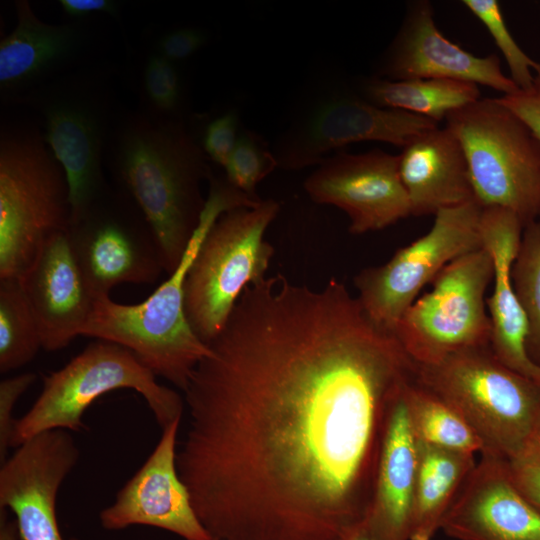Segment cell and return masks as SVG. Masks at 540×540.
Returning a JSON list of instances; mask_svg holds the SVG:
<instances>
[{
  "label": "cell",
  "instance_id": "1",
  "mask_svg": "<svg viewBox=\"0 0 540 540\" xmlns=\"http://www.w3.org/2000/svg\"><path fill=\"white\" fill-rule=\"evenodd\" d=\"M208 346L177 469L211 540H342L365 521L414 361L342 282L281 274L248 285Z\"/></svg>",
  "mask_w": 540,
  "mask_h": 540
},
{
  "label": "cell",
  "instance_id": "2",
  "mask_svg": "<svg viewBox=\"0 0 540 540\" xmlns=\"http://www.w3.org/2000/svg\"><path fill=\"white\" fill-rule=\"evenodd\" d=\"M119 189L142 212L158 242L165 272L179 265L201 219V182L211 171L200 147L176 119L148 113L124 120L108 139Z\"/></svg>",
  "mask_w": 540,
  "mask_h": 540
},
{
  "label": "cell",
  "instance_id": "3",
  "mask_svg": "<svg viewBox=\"0 0 540 540\" xmlns=\"http://www.w3.org/2000/svg\"><path fill=\"white\" fill-rule=\"evenodd\" d=\"M199 225L177 268L144 301L120 304L109 296L96 299L81 336L119 344L156 376L182 392L210 348L192 329L185 311L187 273L207 232L226 211L249 207L248 195L226 178L212 177Z\"/></svg>",
  "mask_w": 540,
  "mask_h": 540
},
{
  "label": "cell",
  "instance_id": "4",
  "mask_svg": "<svg viewBox=\"0 0 540 540\" xmlns=\"http://www.w3.org/2000/svg\"><path fill=\"white\" fill-rule=\"evenodd\" d=\"M415 365L414 381L462 415L483 443L481 454L510 462L540 452V385L502 363L490 345Z\"/></svg>",
  "mask_w": 540,
  "mask_h": 540
},
{
  "label": "cell",
  "instance_id": "5",
  "mask_svg": "<svg viewBox=\"0 0 540 540\" xmlns=\"http://www.w3.org/2000/svg\"><path fill=\"white\" fill-rule=\"evenodd\" d=\"M43 135L4 128L0 139V279H21L44 242L71 220L63 167Z\"/></svg>",
  "mask_w": 540,
  "mask_h": 540
},
{
  "label": "cell",
  "instance_id": "6",
  "mask_svg": "<svg viewBox=\"0 0 540 540\" xmlns=\"http://www.w3.org/2000/svg\"><path fill=\"white\" fill-rule=\"evenodd\" d=\"M120 389L141 394L161 429L182 418L185 403L176 391L159 384L154 372L127 348L96 340L44 377L38 398L16 420L11 447L50 430H85V411L102 395Z\"/></svg>",
  "mask_w": 540,
  "mask_h": 540
},
{
  "label": "cell",
  "instance_id": "7",
  "mask_svg": "<svg viewBox=\"0 0 540 540\" xmlns=\"http://www.w3.org/2000/svg\"><path fill=\"white\" fill-rule=\"evenodd\" d=\"M445 120L464 151L477 203L511 211L523 227L540 220V141L530 129L496 98Z\"/></svg>",
  "mask_w": 540,
  "mask_h": 540
},
{
  "label": "cell",
  "instance_id": "8",
  "mask_svg": "<svg viewBox=\"0 0 540 540\" xmlns=\"http://www.w3.org/2000/svg\"><path fill=\"white\" fill-rule=\"evenodd\" d=\"M279 204L226 211L207 232L187 273L185 311L196 335L209 344L224 329L244 289L266 276L274 249L264 234Z\"/></svg>",
  "mask_w": 540,
  "mask_h": 540
},
{
  "label": "cell",
  "instance_id": "9",
  "mask_svg": "<svg viewBox=\"0 0 540 540\" xmlns=\"http://www.w3.org/2000/svg\"><path fill=\"white\" fill-rule=\"evenodd\" d=\"M493 277V260L483 247L440 271L433 289L413 302L393 331L415 364H433L453 353L490 345L492 327L484 296Z\"/></svg>",
  "mask_w": 540,
  "mask_h": 540
},
{
  "label": "cell",
  "instance_id": "10",
  "mask_svg": "<svg viewBox=\"0 0 540 540\" xmlns=\"http://www.w3.org/2000/svg\"><path fill=\"white\" fill-rule=\"evenodd\" d=\"M91 77L75 75L47 83L25 99L43 118V138L64 169L70 222L107 190L103 158L109 139L108 98Z\"/></svg>",
  "mask_w": 540,
  "mask_h": 540
},
{
  "label": "cell",
  "instance_id": "11",
  "mask_svg": "<svg viewBox=\"0 0 540 540\" xmlns=\"http://www.w3.org/2000/svg\"><path fill=\"white\" fill-rule=\"evenodd\" d=\"M482 210L472 201L439 211L425 235L397 250L385 264L356 275L357 298L373 323L393 333L427 283L453 260L483 247Z\"/></svg>",
  "mask_w": 540,
  "mask_h": 540
},
{
  "label": "cell",
  "instance_id": "12",
  "mask_svg": "<svg viewBox=\"0 0 540 540\" xmlns=\"http://www.w3.org/2000/svg\"><path fill=\"white\" fill-rule=\"evenodd\" d=\"M72 253L96 299L122 283H153L164 270L155 235L134 201L108 190L67 230Z\"/></svg>",
  "mask_w": 540,
  "mask_h": 540
},
{
  "label": "cell",
  "instance_id": "13",
  "mask_svg": "<svg viewBox=\"0 0 540 540\" xmlns=\"http://www.w3.org/2000/svg\"><path fill=\"white\" fill-rule=\"evenodd\" d=\"M438 122L382 108L352 96L320 101L293 126L275 152L278 166L300 169L322 163L325 153L354 142L380 141L402 149Z\"/></svg>",
  "mask_w": 540,
  "mask_h": 540
},
{
  "label": "cell",
  "instance_id": "14",
  "mask_svg": "<svg viewBox=\"0 0 540 540\" xmlns=\"http://www.w3.org/2000/svg\"><path fill=\"white\" fill-rule=\"evenodd\" d=\"M79 457L73 436L57 429L22 443L1 463L0 510L13 512L21 540H67L58 525L56 500Z\"/></svg>",
  "mask_w": 540,
  "mask_h": 540
},
{
  "label": "cell",
  "instance_id": "15",
  "mask_svg": "<svg viewBox=\"0 0 540 540\" xmlns=\"http://www.w3.org/2000/svg\"><path fill=\"white\" fill-rule=\"evenodd\" d=\"M319 165L305 190L314 202L342 209L352 234L381 230L411 215L398 156L379 150L339 153Z\"/></svg>",
  "mask_w": 540,
  "mask_h": 540
},
{
  "label": "cell",
  "instance_id": "16",
  "mask_svg": "<svg viewBox=\"0 0 540 540\" xmlns=\"http://www.w3.org/2000/svg\"><path fill=\"white\" fill-rule=\"evenodd\" d=\"M181 418L162 429L161 437L137 472L99 513L101 526L118 531L143 525L166 530L185 540H211L200 522L190 493L177 469V435Z\"/></svg>",
  "mask_w": 540,
  "mask_h": 540
},
{
  "label": "cell",
  "instance_id": "17",
  "mask_svg": "<svg viewBox=\"0 0 540 540\" xmlns=\"http://www.w3.org/2000/svg\"><path fill=\"white\" fill-rule=\"evenodd\" d=\"M440 529L458 540H540V511L516 487L507 461L481 454Z\"/></svg>",
  "mask_w": 540,
  "mask_h": 540
},
{
  "label": "cell",
  "instance_id": "18",
  "mask_svg": "<svg viewBox=\"0 0 540 540\" xmlns=\"http://www.w3.org/2000/svg\"><path fill=\"white\" fill-rule=\"evenodd\" d=\"M389 80L449 79L491 87L504 95L519 90L503 74L499 57H478L448 40L437 28L427 1L413 4L382 66Z\"/></svg>",
  "mask_w": 540,
  "mask_h": 540
},
{
  "label": "cell",
  "instance_id": "19",
  "mask_svg": "<svg viewBox=\"0 0 540 540\" xmlns=\"http://www.w3.org/2000/svg\"><path fill=\"white\" fill-rule=\"evenodd\" d=\"M19 280L37 320L43 349L61 350L81 336L96 298L72 253L67 230L44 242Z\"/></svg>",
  "mask_w": 540,
  "mask_h": 540
},
{
  "label": "cell",
  "instance_id": "20",
  "mask_svg": "<svg viewBox=\"0 0 540 540\" xmlns=\"http://www.w3.org/2000/svg\"><path fill=\"white\" fill-rule=\"evenodd\" d=\"M523 228L518 217L507 209L482 210V246L492 257L495 279L492 295L486 299L492 327L490 347L502 363L540 385V366L527 353V320L511 279Z\"/></svg>",
  "mask_w": 540,
  "mask_h": 540
},
{
  "label": "cell",
  "instance_id": "21",
  "mask_svg": "<svg viewBox=\"0 0 540 540\" xmlns=\"http://www.w3.org/2000/svg\"><path fill=\"white\" fill-rule=\"evenodd\" d=\"M17 23L0 42V89L4 97L26 98L76 60L84 44L76 23L42 22L27 1H16Z\"/></svg>",
  "mask_w": 540,
  "mask_h": 540
},
{
  "label": "cell",
  "instance_id": "22",
  "mask_svg": "<svg viewBox=\"0 0 540 540\" xmlns=\"http://www.w3.org/2000/svg\"><path fill=\"white\" fill-rule=\"evenodd\" d=\"M404 389L388 416L374 492L365 518L376 540H410L419 442L411 425Z\"/></svg>",
  "mask_w": 540,
  "mask_h": 540
},
{
  "label": "cell",
  "instance_id": "23",
  "mask_svg": "<svg viewBox=\"0 0 540 540\" xmlns=\"http://www.w3.org/2000/svg\"><path fill=\"white\" fill-rule=\"evenodd\" d=\"M398 157L411 215H436L476 201L464 151L448 128L420 134Z\"/></svg>",
  "mask_w": 540,
  "mask_h": 540
},
{
  "label": "cell",
  "instance_id": "24",
  "mask_svg": "<svg viewBox=\"0 0 540 540\" xmlns=\"http://www.w3.org/2000/svg\"><path fill=\"white\" fill-rule=\"evenodd\" d=\"M418 442L410 540H431L476 462L474 454Z\"/></svg>",
  "mask_w": 540,
  "mask_h": 540
},
{
  "label": "cell",
  "instance_id": "25",
  "mask_svg": "<svg viewBox=\"0 0 540 540\" xmlns=\"http://www.w3.org/2000/svg\"><path fill=\"white\" fill-rule=\"evenodd\" d=\"M364 93L373 105L403 110L436 122L480 99L478 85L449 79L373 78L365 83Z\"/></svg>",
  "mask_w": 540,
  "mask_h": 540
},
{
  "label": "cell",
  "instance_id": "26",
  "mask_svg": "<svg viewBox=\"0 0 540 540\" xmlns=\"http://www.w3.org/2000/svg\"><path fill=\"white\" fill-rule=\"evenodd\" d=\"M404 400L418 441L469 454L483 452L481 439L462 415L414 379L405 386Z\"/></svg>",
  "mask_w": 540,
  "mask_h": 540
},
{
  "label": "cell",
  "instance_id": "27",
  "mask_svg": "<svg viewBox=\"0 0 540 540\" xmlns=\"http://www.w3.org/2000/svg\"><path fill=\"white\" fill-rule=\"evenodd\" d=\"M40 348L39 326L21 281L0 279V372L23 367Z\"/></svg>",
  "mask_w": 540,
  "mask_h": 540
},
{
  "label": "cell",
  "instance_id": "28",
  "mask_svg": "<svg viewBox=\"0 0 540 540\" xmlns=\"http://www.w3.org/2000/svg\"><path fill=\"white\" fill-rule=\"evenodd\" d=\"M511 279L527 320L526 350L540 366V220L523 228Z\"/></svg>",
  "mask_w": 540,
  "mask_h": 540
},
{
  "label": "cell",
  "instance_id": "29",
  "mask_svg": "<svg viewBox=\"0 0 540 540\" xmlns=\"http://www.w3.org/2000/svg\"><path fill=\"white\" fill-rule=\"evenodd\" d=\"M463 4L484 24L509 67L519 89L531 86L540 62L530 58L517 44L505 23L496 0H464Z\"/></svg>",
  "mask_w": 540,
  "mask_h": 540
},
{
  "label": "cell",
  "instance_id": "30",
  "mask_svg": "<svg viewBox=\"0 0 540 540\" xmlns=\"http://www.w3.org/2000/svg\"><path fill=\"white\" fill-rule=\"evenodd\" d=\"M278 166L276 157L266 142L251 131L239 134L236 146L226 165V178L245 194L259 199L257 184Z\"/></svg>",
  "mask_w": 540,
  "mask_h": 540
},
{
  "label": "cell",
  "instance_id": "31",
  "mask_svg": "<svg viewBox=\"0 0 540 540\" xmlns=\"http://www.w3.org/2000/svg\"><path fill=\"white\" fill-rule=\"evenodd\" d=\"M142 83L148 114L175 119L182 100V85L176 64L157 52L152 53L146 60Z\"/></svg>",
  "mask_w": 540,
  "mask_h": 540
},
{
  "label": "cell",
  "instance_id": "32",
  "mask_svg": "<svg viewBox=\"0 0 540 540\" xmlns=\"http://www.w3.org/2000/svg\"><path fill=\"white\" fill-rule=\"evenodd\" d=\"M37 376L32 372L9 377L0 382V462L7 459L8 449L16 424L13 410L18 399L35 382Z\"/></svg>",
  "mask_w": 540,
  "mask_h": 540
},
{
  "label": "cell",
  "instance_id": "33",
  "mask_svg": "<svg viewBox=\"0 0 540 540\" xmlns=\"http://www.w3.org/2000/svg\"><path fill=\"white\" fill-rule=\"evenodd\" d=\"M239 116L231 110L215 118L205 129L202 145L203 151L217 164L225 167L237 140Z\"/></svg>",
  "mask_w": 540,
  "mask_h": 540
},
{
  "label": "cell",
  "instance_id": "34",
  "mask_svg": "<svg viewBox=\"0 0 540 540\" xmlns=\"http://www.w3.org/2000/svg\"><path fill=\"white\" fill-rule=\"evenodd\" d=\"M496 99L512 111L540 141V63L529 88Z\"/></svg>",
  "mask_w": 540,
  "mask_h": 540
},
{
  "label": "cell",
  "instance_id": "35",
  "mask_svg": "<svg viewBox=\"0 0 540 540\" xmlns=\"http://www.w3.org/2000/svg\"><path fill=\"white\" fill-rule=\"evenodd\" d=\"M205 42L206 36L202 30L179 28L160 38L156 52L176 63L193 55Z\"/></svg>",
  "mask_w": 540,
  "mask_h": 540
},
{
  "label": "cell",
  "instance_id": "36",
  "mask_svg": "<svg viewBox=\"0 0 540 540\" xmlns=\"http://www.w3.org/2000/svg\"><path fill=\"white\" fill-rule=\"evenodd\" d=\"M507 464L516 487L540 511V455L507 461Z\"/></svg>",
  "mask_w": 540,
  "mask_h": 540
},
{
  "label": "cell",
  "instance_id": "37",
  "mask_svg": "<svg viewBox=\"0 0 540 540\" xmlns=\"http://www.w3.org/2000/svg\"><path fill=\"white\" fill-rule=\"evenodd\" d=\"M63 11L72 18H83L93 13L116 15L117 4L110 0H61Z\"/></svg>",
  "mask_w": 540,
  "mask_h": 540
},
{
  "label": "cell",
  "instance_id": "38",
  "mask_svg": "<svg viewBox=\"0 0 540 540\" xmlns=\"http://www.w3.org/2000/svg\"><path fill=\"white\" fill-rule=\"evenodd\" d=\"M0 540H21L15 519L7 517V510H0Z\"/></svg>",
  "mask_w": 540,
  "mask_h": 540
},
{
  "label": "cell",
  "instance_id": "39",
  "mask_svg": "<svg viewBox=\"0 0 540 540\" xmlns=\"http://www.w3.org/2000/svg\"><path fill=\"white\" fill-rule=\"evenodd\" d=\"M342 540H376L369 531L365 521L352 529Z\"/></svg>",
  "mask_w": 540,
  "mask_h": 540
}]
</instances>
